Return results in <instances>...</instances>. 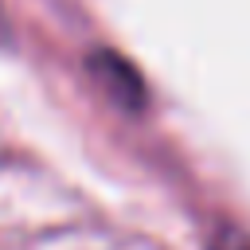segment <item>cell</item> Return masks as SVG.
I'll return each instance as SVG.
<instances>
[{
  "instance_id": "obj_1",
  "label": "cell",
  "mask_w": 250,
  "mask_h": 250,
  "mask_svg": "<svg viewBox=\"0 0 250 250\" xmlns=\"http://www.w3.org/2000/svg\"><path fill=\"white\" fill-rule=\"evenodd\" d=\"M215 250H250V246H246V242H242L238 234H230V230H227V234H223V238L215 242Z\"/></svg>"
}]
</instances>
